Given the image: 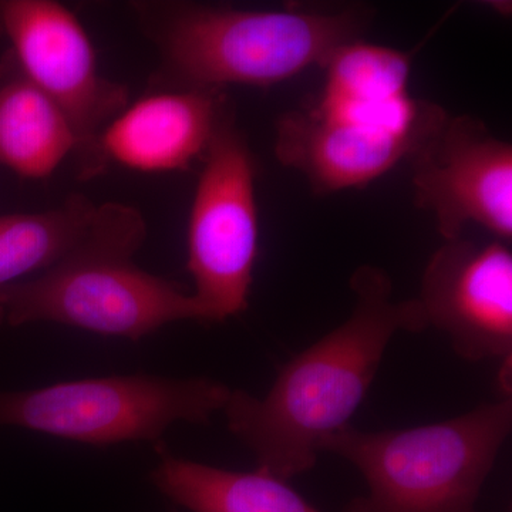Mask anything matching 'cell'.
<instances>
[{
    "label": "cell",
    "mask_w": 512,
    "mask_h": 512,
    "mask_svg": "<svg viewBox=\"0 0 512 512\" xmlns=\"http://www.w3.org/2000/svg\"><path fill=\"white\" fill-rule=\"evenodd\" d=\"M232 389L208 377L123 375L0 390V427L110 446L163 440L175 423L208 424Z\"/></svg>",
    "instance_id": "obj_5"
},
{
    "label": "cell",
    "mask_w": 512,
    "mask_h": 512,
    "mask_svg": "<svg viewBox=\"0 0 512 512\" xmlns=\"http://www.w3.org/2000/svg\"><path fill=\"white\" fill-rule=\"evenodd\" d=\"M512 429L511 396L403 430L343 427L320 446L362 473L369 493L345 512H477L485 480Z\"/></svg>",
    "instance_id": "obj_4"
},
{
    "label": "cell",
    "mask_w": 512,
    "mask_h": 512,
    "mask_svg": "<svg viewBox=\"0 0 512 512\" xmlns=\"http://www.w3.org/2000/svg\"><path fill=\"white\" fill-rule=\"evenodd\" d=\"M416 204L433 214L444 241L467 224L512 237V146L473 117H444L410 157Z\"/></svg>",
    "instance_id": "obj_8"
},
{
    "label": "cell",
    "mask_w": 512,
    "mask_h": 512,
    "mask_svg": "<svg viewBox=\"0 0 512 512\" xmlns=\"http://www.w3.org/2000/svg\"><path fill=\"white\" fill-rule=\"evenodd\" d=\"M99 215L82 195L42 212L0 215V292L47 271L79 247Z\"/></svg>",
    "instance_id": "obj_15"
},
{
    "label": "cell",
    "mask_w": 512,
    "mask_h": 512,
    "mask_svg": "<svg viewBox=\"0 0 512 512\" xmlns=\"http://www.w3.org/2000/svg\"><path fill=\"white\" fill-rule=\"evenodd\" d=\"M146 237L140 212L119 202L99 205L79 247L36 278L0 292V323L53 322L140 340L178 320L207 322L191 293L134 264Z\"/></svg>",
    "instance_id": "obj_2"
},
{
    "label": "cell",
    "mask_w": 512,
    "mask_h": 512,
    "mask_svg": "<svg viewBox=\"0 0 512 512\" xmlns=\"http://www.w3.org/2000/svg\"><path fill=\"white\" fill-rule=\"evenodd\" d=\"M370 10L288 8L242 10L227 6L164 5L153 22V39L168 79L185 89L269 87L359 40Z\"/></svg>",
    "instance_id": "obj_3"
},
{
    "label": "cell",
    "mask_w": 512,
    "mask_h": 512,
    "mask_svg": "<svg viewBox=\"0 0 512 512\" xmlns=\"http://www.w3.org/2000/svg\"><path fill=\"white\" fill-rule=\"evenodd\" d=\"M413 53L355 40L326 62L325 86L313 107L330 119L421 138L439 107L409 93Z\"/></svg>",
    "instance_id": "obj_12"
},
{
    "label": "cell",
    "mask_w": 512,
    "mask_h": 512,
    "mask_svg": "<svg viewBox=\"0 0 512 512\" xmlns=\"http://www.w3.org/2000/svg\"><path fill=\"white\" fill-rule=\"evenodd\" d=\"M229 111L221 90L151 94L127 106L104 128L101 164L114 161L144 173L187 170L207 153Z\"/></svg>",
    "instance_id": "obj_10"
},
{
    "label": "cell",
    "mask_w": 512,
    "mask_h": 512,
    "mask_svg": "<svg viewBox=\"0 0 512 512\" xmlns=\"http://www.w3.org/2000/svg\"><path fill=\"white\" fill-rule=\"evenodd\" d=\"M423 141L382 128L330 119L315 110H293L276 123L275 154L298 170L313 191L330 194L362 188L416 153Z\"/></svg>",
    "instance_id": "obj_11"
},
{
    "label": "cell",
    "mask_w": 512,
    "mask_h": 512,
    "mask_svg": "<svg viewBox=\"0 0 512 512\" xmlns=\"http://www.w3.org/2000/svg\"><path fill=\"white\" fill-rule=\"evenodd\" d=\"M0 33L20 69L50 97L74 128L83 178L103 170L99 140L128 106V90L100 73L96 50L72 10L53 0L0 2Z\"/></svg>",
    "instance_id": "obj_7"
},
{
    "label": "cell",
    "mask_w": 512,
    "mask_h": 512,
    "mask_svg": "<svg viewBox=\"0 0 512 512\" xmlns=\"http://www.w3.org/2000/svg\"><path fill=\"white\" fill-rule=\"evenodd\" d=\"M350 289L355 308L342 325L286 363L265 397L232 390L222 410L258 468L281 480L312 470L323 441L348 426L394 335L427 329L420 303L396 301L383 269L360 266Z\"/></svg>",
    "instance_id": "obj_1"
},
{
    "label": "cell",
    "mask_w": 512,
    "mask_h": 512,
    "mask_svg": "<svg viewBox=\"0 0 512 512\" xmlns=\"http://www.w3.org/2000/svg\"><path fill=\"white\" fill-rule=\"evenodd\" d=\"M255 161L231 111L204 154L188 221V272L207 322L248 308L258 258Z\"/></svg>",
    "instance_id": "obj_6"
},
{
    "label": "cell",
    "mask_w": 512,
    "mask_h": 512,
    "mask_svg": "<svg viewBox=\"0 0 512 512\" xmlns=\"http://www.w3.org/2000/svg\"><path fill=\"white\" fill-rule=\"evenodd\" d=\"M77 151L79 140L66 114L8 53L0 62V165L42 180Z\"/></svg>",
    "instance_id": "obj_13"
},
{
    "label": "cell",
    "mask_w": 512,
    "mask_h": 512,
    "mask_svg": "<svg viewBox=\"0 0 512 512\" xmlns=\"http://www.w3.org/2000/svg\"><path fill=\"white\" fill-rule=\"evenodd\" d=\"M151 481L173 503L192 512H320L288 481L261 468L232 471L174 456L156 443Z\"/></svg>",
    "instance_id": "obj_14"
},
{
    "label": "cell",
    "mask_w": 512,
    "mask_h": 512,
    "mask_svg": "<svg viewBox=\"0 0 512 512\" xmlns=\"http://www.w3.org/2000/svg\"><path fill=\"white\" fill-rule=\"evenodd\" d=\"M420 303L427 328L446 333L468 362L511 360L512 254L507 242L444 241L424 269Z\"/></svg>",
    "instance_id": "obj_9"
}]
</instances>
